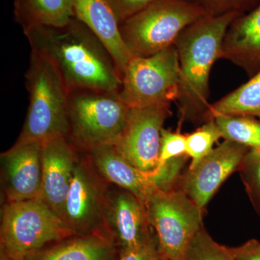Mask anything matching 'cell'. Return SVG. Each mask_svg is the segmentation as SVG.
<instances>
[{"label":"cell","instance_id":"9c48e42d","mask_svg":"<svg viewBox=\"0 0 260 260\" xmlns=\"http://www.w3.org/2000/svg\"><path fill=\"white\" fill-rule=\"evenodd\" d=\"M80 152L65 201L63 221L73 235H100L112 239L104 221L109 183L99 175L86 154Z\"/></svg>","mask_w":260,"mask_h":260},{"label":"cell","instance_id":"4dcf8cb0","mask_svg":"<svg viewBox=\"0 0 260 260\" xmlns=\"http://www.w3.org/2000/svg\"><path fill=\"white\" fill-rule=\"evenodd\" d=\"M160 260H169V259H164V258H160Z\"/></svg>","mask_w":260,"mask_h":260},{"label":"cell","instance_id":"7a4b0ae2","mask_svg":"<svg viewBox=\"0 0 260 260\" xmlns=\"http://www.w3.org/2000/svg\"><path fill=\"white\" fill-rule=\"evenodd\" d=\"M243 15L230 12L207 15L184 29L177 38L181 87L179 103L180 124L205 121L209 98V76L212 67L221 56L224 37L232 22Z\"/></svg>","mask_w":260,"mask_h":260},{"label":"cell","instance_id":"cb8c5ba5","mask_svg":"<svg viewBox=\"0 0 260 260\" xmlns=\"http://www.w3.org/2000/svg\"><path fill=\"white\" fill-rule=\"evenodd\" d=\"M238 172L251 205L260 218V153L249 150Z\"/></svg>","mask_w":260,"mask_h":260},{"label":"cell","instance_id":"ac0fdd59","mask_svg":"<svg viewBox=\"0 0 260 260\" xmlns=\"http://www.w3.org/2000/svg\"><path fill=\"white\" fill-rule=\"evenodd\" d=\"M119 249L110 238L74 235L46 246L23 260H119Z\"/></svg>","mask_w":260,"mask_h":260},{"label":"cell","instance_id":"52a82bcc","mask_svg":"<svg viewBox=\"0 0 260 260\" xmlns=\"http://www.w3.org/2000/svg\"><path fill=\"white\" fill-rule=\"evenodd\" d=\"M145 206L149 222L158 239L160 256L185 260L191 241L204 226V212L179 186L170 189L156 188Z\"/></svg>","mask_w":260,"mask_h":260},{"label":"cell","instance_id":"d4e9b609","mask_svg":"<svg viewBox=\"0 0 260 260\" xmlns=\"http://www.w3.org/2000/svg\"><path fill=\"white\" fill-rule=\"evenodd\" d=\"M200 5L210 15H219L239 12L245 14L254 9L260 0H192Z\"/></svg>","mask_w":260,"mask_h":260},{"label":"cell","instance_id":"f1b7e54d","mask_svg":"<svg viewBox=\"0 0 260 260\" xmlns=\"http://www.w3.org/2000/svg\"><path fill=\"white\" fill-rule=\"evenodd\" d=\"M237 260H260V242L250 239L242 245L231 248Z\"/></svg>","mask_w":260,"mask_h":260},{"label":"cell","instance_id":"44dd1931","mask_svg":"<svg viewBox=\"0 0 260 260\" xmlns=\"http://www.w3.org/2000/svg\"><path fill=\"white\" fill-rule=\"evenodd\" d=\"M224 140L260 153V119L253 116L218 115L213 118Z\"/></svg>","mask_w":260,"mask_h":260},{"label":"cell","instance_id":"e0dca14e","mask_svg":"<svg viewBox=\"0 0 260 260\" xmlns=\"http://www.w3.org/2000/svg\"><path fill=\"white\" fill-rule=\"evenodd\" d=\"M220 58L229 59L253 76L260 69V3L231 24Z\"/></svg>","mask_w":260,"mask_h":260},{"label":"cell","instance_id":"8fae6325","mask_svg":"<svg viewBox=\"0 0 260 260\" xmlns=\"http://www.w3.org/2000/svg\"><path fill=\"white\" fill-rule=\"evenodd\" d=\"M250 149L224 140L196 167L181 174L178 186L205 212L219 188L240 166Z\"/></svg>","mask_w":260,"mask_h":260},{"label":"cell","instance_id":"4fadbf2b","mask_svg":"<svg viewBox=\"0 0 260 260\" xmlns=\"http://www.w3.org/2000/svg\"><path fill=\"white\" fill-rule=\"evenodd\" d=\"M104 221L119 251L141 245L155 234L144 203L129 191L109 183Z\"/></svg>","mask_w":260,"mask_h":260},{"label":"cell","instance_id":"2e32d148","mask_svg":"<svg viewBox=\"0 0 260 260\" xmlns=\"http://www.w3.org/2000/svg\"><path fill=\"white\" fill-rule=\"evenodd\" d=\"M75 17L85 24L103 43L122 77L133 56L120 31L121 22L110 0H73Z\"/></svg>","mask_w":260,"mask_h":260},{"label":"cell","instance_id":"6da1fadb","mask_svg":"<svg viewBox=\"0 0 260 260\" xmlns=\"http://www.w3.org/2000/svg\"><path fill=\"white\" fill-rule=\"evenodd\" d=\"M23 32L31 50L45 56L54 65L69 93L120 90L122 77L110 53L75 17L62 26L39 25Z\"/></svg>","mask_w":260,"mask_h":260},{"label":"cell","instance_id":"30bf717a","mask_svg":"<svg viewBox=\"0 0 260 260\" xmlns=\"http://www.w3.org/2000/svg\"><path fill=\"white\" fill-rule=\"evenodd\" d=\"M172 114L170 105L130 109L125 128L113 145L135 167L155 176L158 184L161 131Z\"/></svg>","mask_w":260,"mask_h":260},{"label":"cell","instance_id":"d6986e66","mask_svg":"<svg viewBox=\"0 0 260 260\" xmlns=\"http://www.w3.org/2000/svg\"><path fill=\"white\" fill-rule=\"evenodd\" d=\"M15 21L23 31L39 25L62 26L75 17L73 0H14Z\"/></svg>","mask_w":260,"mask_h":260},{"label":"cell","instance_id":"277c9868","mask_svg":"<svg viewBox=\"0 0 260 260\" xmlns=\"http://www.w3.org/2000/svg\"><path fill=\"white\" fill-rule=\"evenodd\" d=\"M207 15L192 0H155L121 23V37L132 56L148 57L174 46L184 29Z\"/></svg>","mask_w":260,"mask_h":260},{"label":"cell","instance_id":"484cf974","mask_svg":"<svg viewBox=\"0 0 260 260\" xmlns=\"http://www.w3.org/2000/svg\"><path fill=\"white\" fill-rule=\"evenodd\" d=\"M186 135L162 128L160 137V167L172 159L186 155Z\"/></svg>","mask_w":260,"mask_h":260},{"label":"cell","instance_id":"7c38bea8","mask_svg":"<svg viewBox=\"0 0 260 260\" xmlns=\"http://www.w3.org/2000/svg\"><path fill=\"white\" fill-rule=\"evenodd\" d=\"M3 203L41 200L42 143H16L0 155Z\"/></svg>","mask_w":260,"mask_h":260},{"label":"cell","instance_id":"ffe728a7","mask_svg":"<svg viewBox=\"0 0 260 260\" xmlns=\"http://www.w3.org/2000/svg\"><path fill=\"white\" fill-rule=\"evenodd\" d=\"M218 115L253 116L260 119V69L249 81L210 106L205 122Z\"/></svg>","mask_w":260,"mask_h":260},{"label":"cell","instance_id":"3957f363","mask_svg":"<svg viewBox=\"0 0 260 260\" xmlns=\"http://www.w3.org/2000/svg\"><path fill=\"white\" fill-rule=\"evenodd\" d=\"M25 78L29 107L16 143H42L54 137L68 136L69 92L54 65L31 50Z\"/></svg>","mask_w":260,"mask_h":260},{"label":"cell","instance_id":"5b68a950","mask_svg":"<svg viewBox=\"0 0 260 260\" xmlns=\"http://www.w3.org/2000/svg\"><path fill=\"white\" fill-rule=\"evenodd\" d=\"M129 111L119 92H70L67 138L82 152L114 145L125 128Z\"/></svg>","mask_w":260,"mask_h":260},{"label":"cell","instance_id":"7402d4cb","mask_svg":"<svg viewBox=\"0 0 260 260\" xmlns=\"http://www.w3.org/2000/svg\"><path fill=\"white\" fill-rule=\"evenodd\" d=\"M221 138V132L214 119L207 121L191 134L186 135V154L191 158L189 169L196 167L211 153L214 145Z\"/></svg>","mask_w":260,"mask_h":260},{"label":"cell","instance_id":"f546056e","mask_svg":"<svg viewBox=\"0 0 260 260\" xmlns=\"http://www.w3.org/2000/svg\"><path fill=\"white\" fill-rule=\"evenodd\" d=\"M0 260H16L14 258L11 257V256L8 255L5 251L0 249Z\"/></svg>","mask_w":260,"mask_h":260},{"label":"cell","instance_id":"4316f807","mask_svg":"<svg viewBox=\"0 0 260 260\" xmlns=\"http://www.w3.org/2000/svg\"><path fill=\"white\" fill-rule=\"evenodd\" d=\"M156 234L141 245L119 251V260H160Z\"/></svg>","mask_w":260,"mask_h":260},{"label":"cell","instance_id":"9a60e30c","mask_svg":"<svg viewBox=\"0 0 260 260\" xmlns=\"http://www.w3.org/2000/svg\"><path fill=\"white\" fill-rule=\"evenodd\" d=\"M84 153L104 180L129 191L145 205L158 188L155 176L135 167L113 145L97 147Z\"/></svg>","mask_w":260,"mask_h":260},{"label":"cell","instance_id":"83f0119b","mask_svg":"<svg viewBox=\"0 0 260 260\" xmlns=\"http://www.w3.org/2000/svg\"><path fill=\"white\" fill-rule=\"evenodd\" d=\"M155 0H110L121 23Z\"/></svg>","mask_w":260,"mask_h":260},{"label":"cell","instance_id":"ba28073f","mask_svg":"<svg viewBox=\"0 0 260 260\" xmlns=\"http://www.w3.org/2000/svg\"><path fill=\"white\" fill-rule=\"evenodd\" d=\"M181 74L175 46L148 57L133 56L122 75L119 95L130 109L170 105L180 95Z\"/></svg>","mask_w":260,"mask_h":260},{"label":"cell","instance_id":"603a6c76","mask_svg":"<svg viewBox=\"0 0 260 260\" xmlns=\"http://www.w3.org/2000/svg\"><path fill=\"white\" fill-rule=\"evenodd\" d=\"M185 260H237L231 248L220 245L203 226L196 234L186 253Z\"/></svg>","mask_w":260,"mask_h":260},{"label":"cell","instance_id":"8992f818","mask_svg":"<svg viewBox=\"0 0 260 260\" xmlns=\"http://www.w3.org/2000/svg\"><path fill=\"white\" fill-rule=\"evenodd\" d=\"M0 216V249L16 260L74 236L41 200L3 203Z\"/></svg>","mask_w":260,"mask_h":260},{"label":"cell","instance_id":"5bb4252c","mask_svg":"<svg viewBox=\"0 0 260 260\" xmlns=\"http://www.w3.org/2000/svg\"><path fill=\"white\" fill-rule=\"evenodd\" d=\"M80 153V150L65 136L54 137L42 142L41 201L47 204L61 219Z\"/></svg>","mask_w":260,"mask_h":260}]
</instances>
